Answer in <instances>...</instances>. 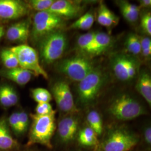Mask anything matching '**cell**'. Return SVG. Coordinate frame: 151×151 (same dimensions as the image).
Wrapping results in <instances>:
<instances>
[{
	"label": "cell",
	"instance_id": "obj_9",
	"mask_svg": "<svg viewBox=\"0 0 151 151\" xmlns=\"http://www.w3.org/2000/svg\"><path fill=\"white\" fill-rule=\"evenodd\" d=\"M10 49L15 54L20 67L31 71L35 75L48 78V74L40 64L38 53L34 49L27 44H22Z\"/></svg>",
	"mask_w": 151,
	"mask_h": 151
},
{
	"label": "cell",
	"instance_id": "obj_11",
	"mask_svg": "<svg viewBox=\"0 0 151 151\" xmlns=\"http://www.w3.org/2000/svg\"><path fill=\"white\" fill-rule=\"evenodd\" d=\"M80 121L75 114H68L60 120L57 127V137L62 145H68L76 139Z\"/></svg>",
	"mask_w": 151,
	"mask_h": 151
},
{
	"label": "cell",
	"instance_id": "obj_16",
	"mask_svg": "<svg viewBox=\"0 0 151 151\" xmlns=\"http://www.w3.org/2000/svg\"><path fill=\"white\" fill-rule=\"evenodd\" d=\"M76 140L80 146L86 148H95L99 142V137L96 133L88 126L79 129Z\"/></svg>",
	"mask_w": 151,
	"mask_h": 151
},
{
	"label": "cell",
	"instance_id": "obj_23",
	"mask_svg": "<svg viewBox=\"0 0 151 151\" xmlns=\"http://www.w3.org/2000/svg\"><path fill=\"white\" fill-rule=\"evenodd\" d=\"M125 48L130 55L135 56L141 53L140 37L135 33H130L125 42Z\"/></svg>",
	"mask_w": 151,
	"mask_h": 151
},
{
	"label": "cell",
	"instance_id": "obj_7",
	"mask_svg": "<svg viewBox=\"0 0 151 151\" xmlns=\"http://www.w3.org/2000/svg\"><path fill=\"white\" fill-rule=\"evenodd\" d=\"M64 19L48 11L38 12L34 15L31 31L32 39L39 42L42 38L55 31L61 30Z\"/></svg>",
	"mask_w": 151,
	"mask_h": 151
},
{
	"label": "cell",
	"instance_id": "obj_14",
	"mask_svg": "<svg viewBox=\"0 0 151 151\" xmlns=\"http://www.w3.org/2000/svg\"><path fill=\"white\" fill-rule=\"evenodd\" d=\"M30 27L29 20L14 24L7 29L6 33V38L12 42H25L30 34Z\"/></svg>",
	"mask_w": 151,
	"mask_h": 151
},
{
	"label": "cell",
	"instance_id": "obj_3",
	"mask_svg": "<svg viewBox=\"0 0 151 151\" xmlns=\"http://www.w3.org/2000/svg\"><path fill=\"white\" fill-rule=\"evenodd\" d=\"M55 115V111L45 115H40L36 114L30 115L32 122L29 133L28 146L39 144L49 148H52V138L57 128Z\"/></svg>",
	"mask_w": 151,
	"mask_h": 151
},
{
	"label": "cell",
	"instance_id": "obj_28",
	"mask_svg": "<svg viewBox=\"0 0 151 151\" xmlns=\"http://www.w3.org/2000/svg\"><path fill=\"white\" fill-rule=\"evenodd\" d=\"M54 1V0H31L29 1L28 6L38 12L47 11Z\"/></svg>",
	"mask_w": 151,
	"mask_h": 151
},
{
	"label": "cell",
	"instance_id": "obj_31",
	"mask_svg": "<svg viewBox=\"0 0 151 151\" xmlns=\"http://www.w3.org/2000/svg\"><path fill=\"white\" fill-rule=\"evenodd\" d=\"M140 27L146 34L151 35V14L150 12H146L141 17Z\"/></svg>",
	"mask_w": 151,
	"mask_h": 151
},
{
	"label": "cell",
	"instance_id": "obj_38",
	"mask_svg": "<svg viewBox=\"0 0 151 151\" xmlns=\"http://www.w3.org/2000/svg\"><path fill=\"white\" fill-rule=\"evenodd\" d=\"M5 34V29L3 26L0 25V39Z\"/></svg>",
	"mask_w": 151,
	"mask_h": 151
},
{
	"label": "cell",
	"instance_id": "obj_34",
	"mask_svg": "<svg viewBox=\"0 0 151 151\" xmlns=\"http://www.w3.org/2000/svg\"><path fill=\"white\" fill-rule=\"evenodd\" d=\"M19 117L20 124V134H21L27 131L29 124V119L27 114L25 111L19 112Z\"/></svg>",
	"mask_w": 151,
	"mask_h": 151
},
{
	"label": "cell",
	"instance_id": "obj_22",
	"mask_svg": "<svg viewBox=\"0 0 151 151\" xmlns=\"http://www.w3.org/2000/svg\"><path fill=\"white\" fill-rule=\"evenodd\" d=\"M87 126L91 128L97 134L101 137L104 132L103 119L101 115L95 110H90L87 115Z\"/></svg>",
	"mask_w": 151,
	"mask_h": 151
},
{
	"label": "cell",
	"instance_id": "obj_4",
	"mask_svg": "<svg viewBox=\"0 0 151 151\" xmlns=\"http://www.w3.org/2000/svg\"><path fill=\"white\" fill-rule=\"evenodd\" d=\"M68 39L62 30L52 32L39 41L40 56L44 63H52L60 59L68 46Z\"/></svg>",
	"mask_w": 151,
	"mask_h": 151
},
{
	"label": "cell",
	"instance_id": "obj_17",
	"mask_svg": "<svg viewBox=\"0 0 151 151\" xmlns=\"http://www.w3.org/2000/svg\"><path fill=\"white\" fill-rule=\"evenodd\" d=\"M3 75L7 79L20 85H25L30 81L34 73L30 70L20 67L13 69H7L4 72Z\"/></svg>",
	"mask_w": 151,
	"mask_h": 151
},
{
	"label": "cell",
	"instance_id": "obj_32",
	"mask_svg": "<svg viewBox=\"0 0 151 151\" xmlns=\"http://www.w3.org/2000/svg\"><path fill=\"white\" fill-rule=\"evenodd\" d=\"M54 111L49 103H38L35 108V114L40 115H49Z\"/></svg>",
	"mask_w": 151,
	"mask_h": 151
},
{
	"label": "cell",
	"instance_id": "obj_19",
	"mask_svg": "<svg viewBox=\"0 0 151 151\" xmlns=\"http://www.w3.org/2000/svg\"><path fill=\"white\" fill-rule=\"evenodd\" d=\"M111 42V38L108 34L103 32H95L91 54L99 55L103 53L110 47Z\"/></svg>",
	"mask_w": 151,
	"mask_h": 151
},
{
	"label": "cell",
	"instance_id": "obj_37",
	"mask_svg": "<svg viewBox=\"0 0 151 151\" xmlns=\"http://www.w3.org/2000/svg\"><path fill=\"white\" fill-rule=\"evenodd\" d=\"M139 7L141 8H149L151 6V0H141L139 1Z\"/></svg>",
	"mask_w": 151,
	"mask_h": 151
},
{
	"label": "cell",
	"instance_id": "obj_13",
	"mask_svg": "<svg viewBox=\"0 0 151 151\" xmlns=\"http://www.w3.org/2000/svg\"><path fill=\"white\" fill-rule=\"evenodd\" d=\"M81 6L68 0L55 1L47 11L50 12L63 19H70L78 16L81 12Z\"/></svg>",
	"mask_w": 151,
	"mask_h": 151
},
{
	"label": "cell",
	"instance_id": "obj_2",
	"mask_svg": "<svg viewBox=\"0 0 151 151\" xmlns=\"http://www.w3.org/2000/svg\"><path fill=\"white\" fill-rule=\"evenodd\" d=\"M106 111L114 119L120 122L129 121L146 113L143 105L133 96L120 93L109 103Z\"/></svg>",
	"mask_w": 151,
	"mask_h": 151
},
{
	"label": "cell",
	"instance_id": "obj_18",
	"mask_svg": "<svg viewBox=\"0 0 151 151\" xmlns=\"http://www.w3.org/2000/svg\"><path fill=\"white\" fill-rule=\"evenodd\" d=\"M97 20L99 24L103 27H113L118 24L119 17L109 9L104 4L101 3L98 10Z\"/></svg>",
	"mask_w": 151,
	"mask_h": 151
},
{
	"label": "cell",
	"instance_id": "obj_29",
	"mask_svg": "<svg viewBox=\"0 0 151 151\" xmlns=\"http://www.w3.org/2000/svg\"><path fill=\"white\" fill-rule=\"evenodd\" d=\"M140 141L147 151H151V127L150 124H147L143 128L142 134L140 136Z\"/></svg>",
	"mask_w": 151,
	"mask_h": 151
},
{
	"label": "cell",
	"instance_id": "obj_35",
	"mask_svg": "<svg viewBox=\"0 0 151 151\" xmlns=\"http://www.w3.org/2000/svg\"><path fill=\"white\" fill-rule=\"evenodd\" d=\"M9 122L12 129L15 132V133L17 134H20L19 112H15L12 114L9 119Z\"/></svg>",
	"mask_w": 151,
	"mask_h": 151
},
{
	"label": "cell",
	"instance_id": "obj_33",
	"mask_svg": "<svg viewBox=\"0 0 151 151\" xmlns=\"http://www.w3.org/2000/svg\"><path fill=\"white\" fill-rule=\"evenodd\" d=\"M2 87L10 101L11 106L16 105L18 102V96L15 91L9 86L4 85Z\"/></svg>",
	"mask_w": 151,
	"mask_h": 151
},
{
	"label": "cell",
	"instance_id": "obj_15",
	"mask_svg": "<svg viewBox=\"0 0 151 151\" xmlns=\"http://www.w3.org/2000/svg\"><path fill=\"white\" fill-rule=\"evenodd\" d=\"M137 78L135 88L150 106H151V75L148 72L143 70L139 72Z\"/></svg>",
	"mask_w": 151,
	"mask_h": 151
},
{
	"label": "cell",
	"instance_id": "obj_8",
	"mask_svg": "<svg viewBox=\"0 0 151 151\" xmlns=\"http://www.w3.org/2000/svg\"><path fill=\"white\" fill-rule=\"evenodd\" d=\"M140 63L135 56L130 54H118L111 60V67L116 78L120 81L133 80L139 73Z\"/></svg>",
	"mask_w": 151,
	"mask_h": 151
},
{
	"label": "cell",
	"instance_id": "obj_26",
	"mask_svg": "<svg viewBox=\"0 0 151 151\" xmlns=\"http://www.w3.org/2000/svg\"><path fill=\"white\" fill-rule=\"evenodd\" d=\"M95 33L89 32L81 35L77 39V45L81 50L91 54Z\"/></svg>",
	"mask_w": 151,
	"mask_h": 151
},
{
	"label": "cell",
	"instance_id": "obj_27",
	"mask_svg": "<svg viewBox=\"0 0 151 151\" xmlns=\"http://www.w3.org/2000/svg\"><path fill=\"white\" fill-rule=\"evenodd\" d=\"M33 99L38 103H49L52 100L50 92L43 88H37L32 90Z\"/></svg>",
	"mask_w": 151,
	"mask_h": 151
},
{
	"label": "cell",
	"instance_id": "obj_1",
	"mask_svg": "<svg viewBox=\"0 0 151 151\" xmlns=\"http://www.w3.org/2000/svg\"><path fill=\"white\" fill-rule=\"evenodd\" d=\"M94 151H129L140 142V136L122 125L108 127Z\"/></svg>",
	"mask_w": 151,
	"mask_h": 151
},
{
	"label": "cell",
	"instance_id": "obj_30",
	"mask_svg": "<svg viewBox=\"0 0 151 151\" xmlns=\"http://www.w3.org/2000/svg\"><path fill=\"white\" fill-rule=\"evenodd\" d=\"M141 53L143 57L149 59L151 55V40L149 37H140Z\"/></svg>",
	"mask_w": 151,
	"mask_h": 151
},
{
	"label": "cell",
	"instance_id": "obj_12",
	"mask_svg": "<svg viewBox=\"0 0 151 151\" xmlns=\"http://www.w3.org/2000/svg\"><path fill=\"white\" fill-rule=\"evenodd\" d=\"M29 6L19 0H0V18L16 19L27 15Z\"/></svg>",
	"mask_w": 151,
	"mask_h": 151
},
{
	"label": "cell",
	"instance_id": "obj_20",
	"mask_svg": "<svg viewBox=\"0 0 151 151\" xmlns=\"http://www.w3.org/2000/svg\"><path fill=\"white\" fill-rule=\"evenodd\" d=\"M118 2L121 13L127 22L133 23L138 20L140 10L139 6L127 1H120Z\"/></svg>",
	"mask_w": 151,
	"mask_h": 151
},
{
	"label": "cell",
	"instance_id": "obj_21",
	"mask_svg": "<svg viewBox=\"0 0 151 151\" xmlns=\"http://www.w3.org/2000/svg\"><path fill=\"white\" fill-rule=\"evenodd\" d=\"M15 142L9 131L5 119L0 120V150H7L13 148Z\"/></svg>",
	"mask_w": 151,
	"mask_h": 151
},
{
	"label": "cell",
	"instance_id": "obj_10",
	"mask_svg": "<svg viewBox=\"0 0 151 151\" xmlns=\"http://www.w3.org/2000/svg\"><path fill=\"white\" fill-rule=\"evenodd\" d=\"M52 92L57 107L60 111L67 115L77 113L78 110L70 87L65 81L56 82L52 87Z\"/></svg>",
	"mask_w": 151,
	"mask_h": 151
},
{
	"label": "cell",
	"instance_id": "obj_25",
	"mask_svg": "<svg viewBox=\"0 0 151 151\" xmlns=\"http://www.w3.org/2000/svg\"><path fill=\"white\" fill-rule=\"evenodd\" d=\"M0 58L2 63L9 70L19 67L16 55L10 48L3 49L1 52Z\"/></svg>",
	"mask_w": 151,
	"mask_h": 151
},
{
	"label": "cell",
	"instance_id": "obj_24",
	"mask_svg": "<svg viewBox=\"0 0 151 151\" xmlns=\"http://www.w3.org/2000/svg\"><path fill=\"white\" fill-rule=\"evenodd\" d=\"M95 21V17L91 12H88L72 24L70 28L80 30H88L92 27Z\"/></svg>",
	"mask_w": 151,
	"mask_h": 151
},
{
	"label": "cell",
	"instance_id": "obj_36",
	"mask_svg": "<svg viewBox=\"0 0 151 151\" xmlns=\"http://www.w3.org/2000/svg\"><path fill=\"white\" fill-rule=\"evenodd\" d=\"M0 103L5 107L11 106L10 101L2 86L0 87Z\"/></svg>",
	"mask_w": 151,
	"mask_h": 151
},
{
	"label": "cell",
	"instance_id": "obj_39",
	"mask_svg": "<svg viewBox=\"0 0 151 151\" xmlns=\"http://www.w3.org/2000/svg\"><path fill=\"white\" fill-rule=\"evenodd\" d=\"M73 151H83V150H82V149H77V150H73Z\"/></svg>",
	"mask_w": 151,
	"mask_h": 151
},
{
	"label": "cell",
	"instance_id": "obj_6",
	"mask_svg": "<svg viewBox=\"0 0 151 151\" xmlns=\"http://www.w3.org/2000/svg\"><path fill=\"white\" fill-rule=\"evenodd\" d=\"M95 68L93 61L82 55L65 58L57 64V70L59 72L76 82L81 81Z\"/></svg>",
	"mask_w": 151,
	"mask_h": 151
},
{
	"label": "cell",
	"instance_id": "obj_5",
	"mask_svg": "<svg viewBox=\"0 0 151 151\" xmlns=\"http://www.w3.org/2000/svg\"><path fill=\"white\" fill-rule=\"evenodd\" d=\"M106 81V76L100 69L95 68L78 82V102L83 106L91 105L97 99Z\"/></svg>",
	"mask_w": 151,
	"mask_h": 151
}]
</instances>
